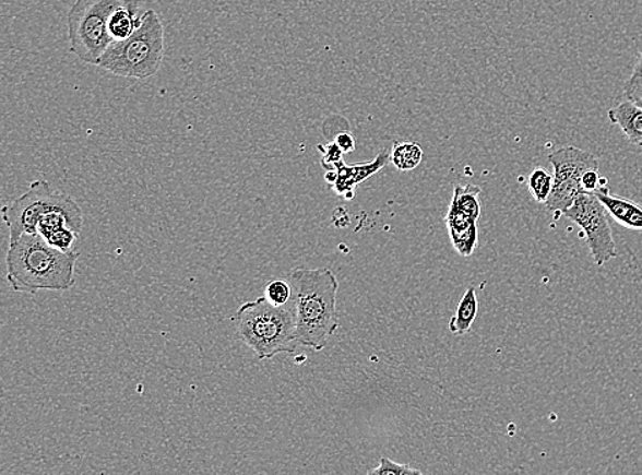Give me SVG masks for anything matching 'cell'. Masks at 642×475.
<instances>
[{
	"label": "cell",
	"mask_w": 642,
	"mask_h": 475,
	"mask_svg": "<svg viewBox=\"0 0 642 475\" xmlns=\"http://www.w3.org/2000/svg\"><path fill=\"white\" fill-rule=\"evenodd\" d=\"M390 162L391 151L388 150H382L373 161L367 162V164L347 165L342 161L332 169L336 171V180H334L331 187L338 197L348 199L349 201V199L355 198V189L359 183L374 176L376 173H379Z\"/></svg>",
	"instance_id": "obj_9"
},
{
	"label": "cell",
	"mask_w": 642,
	"mask_h": 475,
	"mask_svg": "<svg viewBox=\"0 0 642 475\" xmlns=\"http://www.w3.org/2000/svg\"><path fill=\"white\" fill-rule=\"evenodd\" d=\"M424 158V151L419 144L413 142L393 143L391 162L397 170L409 171L418 167Z\"/></svg>",
	"instance_id": "obj_15"
},
{
	"label": "cell",
	"mask_w": 642,
	"mask_h": 475,
	"mask_svg": "<svg viewBox=\"0 0 642 475\" xmlns=\"http://www.w3.org/2000/svg\"><path fill=\"white\" fill-rule=\"evenodd\" d=\"M131 0H75L68 14L70 50L81 61L98 67L112 43L109 24L112 13Z\"/></svg>",
	"instance_id": "obj_5"
},
{
	"label": "cell",
	"mask_w": 642,
	"mask_h": 475,
	"mask_svg": "<svg viewBox=\"0 0 642 475\" xmlns=\"http://www.w3.org/2000/svg\"><path fill=\"white\" fill-rule=\"evenodd\" d=\"M79 251H62L40 235L24 234L10 241L8 280L14 293L69 290L75 284Z\"/></svg>",
	"instance_id": "obj_1"
},
{
	"label": "cell",
	"mask_w": 642,
	"mask_h": 475,
	"mask_svg": "<svg viewBox=\"0 0 642 475\" xmlns=\"http://www.w3.org/2000/svg\"><path fill=\"white\" fill-rule=\"evenodd\" d=\"M581 182L585 192H596L597 189L607 187L606 178L602 177L597 169L587 170L585 175L582 176Z\"/></svg>",
	"instance_id": "obj_22"
},
{
	"label": "cell",
	"mask_w": 642,
	"mask_h": 475,
	"mask_svg": "<svg viewBox=\"0 0 642 475\" xmlns=\"http://www.w3.org/2000/svg\"><path fill=\"white\" fill-rule=\"evenodd\" d=\"M369 474L376 475H420L423 472L418 468L407 466V464H401L391 461L390 458H381L379 466L370 470Z\"/></svg>",
	"instance_id": "obj_19"
},
{
	"label": "cell",
	"mask_w": 642,
	"mask_h": 475,
	"mask_svg": "<svg viewBox=\"0 0 642 475\" xmlns=\"http://www.w3.org/2000/svg\"><path fill=\"white\" fill-rule=\"evenodd\" d=\"M635 104L642 107V96H641V98H640V99H637V100H635Z\"/></svg>",
	"instance_id": "obj_24"
},
{
	"label": "cell",
	"mask_w": 642,
	"mask_h": 475,
	"mask_svg": "<svg viewBox=\"0 0 642 475\" xmlns=\"http://www.w3.org/2000/svg\"><path fill=\"white\" fill-rule=\"evenodd\" d=\"M318 150L322 153L321 165L323 169L332 170L340 164V162L344 161V153L334 140L326 145H318Z\"/></svg>",
	"instance_id": "obj_21"
},
{
	"label": "cell",
	"mask_w": 642,
	"mask_h": 475,
	"mask_svg": "<svg viewBox=\"0 0 642 475\" xmlns=\"http://www.w3.org/2000/svg\"><path fill=\"white\" fill-rule=\"evenodd\" d=\"M142 21L143 14H138V7L133 0L126 4V7L117 9L112 13L109 24V34L112 41L128 39L129 36H132L136 32Z\"/></svg>",
	"instance_id": "obj_13"
},
{
	"label": "cell",
	"mask_w": 642,
	"mask_h": 475,
	"mask_svg": "<svg viewBox=\"0 0 642 475\" xmlns=\"http://www.w3.org/2000/svg\"><path fill=\"white\" fill-rule=\"evenodd\" d=\"M478 314V299L476 289L467 288L465 295L459 301L455 316L451 318L450 331L453 334H466L472 331L474 321Z\"/></svg>",
	"instance_id": "obj_14"
},
{
	"label": "cell",
	"mask_w": 642,
	"mask_h": 475,
	"mask_svg": "<svg viewBox=\"0 0 642 475\" xmlns=\"http://www.w3.org/2000/svg\"><path fill=\"white\" fill-rule=\"evenodd\" d=\"M527 187L537 203H547L554 187V176L543 167H536L528 177Z\"/></svg>",
	"instance_id": "obj_17"
},
{
	"label": "cell",
	"mask_w": 642,
	"mask_h": 475,
	"mask_svg": "<svg viewBox=\"0 0 642 475\" xmlns=\"http://www.w3.org/2000/svg\"><path fill=\"white\" fill-rule=\"evenodd\" d=\"M563 215L584 231L593 261L598 268L618 257L607 209L595 192L581 193Z\"/></svg>",
	"instance_id": "obj_8"
},
{
	"label": "cell",
	"mask_w": 642,
	"mask_h": 475,
	"mask_svg": "<svg viewBox=\"0 0 642 475\" xmlns=\"http://www.w3.org/2000/svg\"><path fill=\"white\" fill-rule=\"evenodd\" d=\"M164 56V25L154 10H147L136 32L126 40L112 41L98 67L120 78L145 80L158 72Z\"/></svg>",
	"instance_id": "obj_4"
},
{
	"label": "cell",
	"mask_w": 642,
	"mask_h": 475,
	"mask_svg": "<svg viewBox=\"0 0 642 475\" xmlns=\"http://www.w3.org/2000/svg\"><path fill=\"white\" fill-rule=\"evenodd\" d=\"M294 290L289 281L273 280L264 288V298L274 306H285L293 300Z\"/></svg>",
	"instance_id": "obj_18"
},
{
	"label": "cell",
	"mask_w": 642,
	"mask_h": 475,
	"mask_svg": "<svg viewBox=\"0 0 642 475\" xmlns=\"http://www.w3.org/2000/svg\"><path fill=\"white\" fill-rule=\"evenodd\" d=\"M73 199L59 192L46 180L31 183L28 191L2 209L3 221L9 226L10 241L24 234H35L36 225L52 210L67 206Z\"/></svg>",
	"instance_id": "obj_7"
},
{
	"label": "cell",
	"mask_w": 642,
	"mask_h": 475,
	"mask_svg": "<svg viewBox=\"0 0 642 475\" xmlns=\"http://www.w3.org/2000/svg\"><path fill=\"white\" fill-rule=\"evenodd\" d=\"M554 166V187L545 206L554 214H564L573 206L575 199L584 193L582 176L587 170L598 169L595 155L573 145L562 147L548 156Z\"/></svg>",
	"instance_id": "obj_6"
},
{
	"label": "cell",
	"mask_w": 642,
	"mask_h": 475,
	"mask_svg": "<svg viewBox=\"0 0 642 475\" xmlns=\"http://www.w3.org/2000/svg\"><path fill=\"white\" fill-rule=\"evenodd\" d=\"M479 193L482 188L467 183V186H456L453 189V197L450 206L461 210V212L472 215L478 219L482 215V203H479Z\"/></svg>",
	"instance_id": "obj_16"
},
{
	"label": "cell",
	"mask_w": 642,
	"mask_h": 475,
	"mask_svg": "<svg viewBox=\"0 0 642 475\" xmlns=\"http://www.w3.org/2000/svg\"><path fill=\"white\" fill-rule=\"evenodd\" d=\"M609 121L620 128L631 144L642 147V107L626 100L608 111Z\"/></svg>",
	"instance_id": "obj_12"
},
{
	"label": "cell",
	"mask_w": 642,
	"mask_h": 475,
	"mask_svg": "<svg viewBox=\"0 0 642 475\" xmlns=\"http://www.w3.org/2000/svg\"><path fill=\"white\" fill-rule=\"evenodd\" d=\"M477 221L472 215L450 206L445 217L448 231H450L452 247L459 256L472 257L478 245Z\"/></svg>",
	"instance_id": "obj_10"
},
{
	"label": "cell",
	"mask_w": 642,
	"mask_h": 475,
	"mask_svg": "<svg viewBox=\"0 0 642 475\" xmlns=\"http://www.w3.org/2000/svg\"><path fill=\"white\" fill-rule=\"evenodd\" d=\"M623 94L628 100L635 102L642 96V52L637 62L633 73H631L623 86Z\"/></svg>",
	"instance_id": "obj_20"
},
{
	"label": "cell",
	"mask_w": 642,
	"mask_h": 475,
	"mask_svg": "<svg viewBox=\"0 0 642 475\" xmlns=\"http://www.w3.org/2000/svg\"><path fill=\"white\" fill-rule=\"evenodd\" d=\"M334 142L337 143L344 154L353 153L355 150V138L353 136V133L348 131L338 132L336 136H334Z\"/></svg>",
	"instance_id": "obj_23"
},
{
	"label": "cell",
	"mask_w": 642,
	"mask_h": 475,
	"mask_svg": "<svg viewBox=\"0 0 642 475\" xmlns=\"http://www.w3.org/2000/svg\"><path fill=\"white\" fill-rule=\"evenodd\" d=\"M242 343L255 353L258 359H272L280 354H295L296 312L294 300L274 306L261 296L246 301L231 317Z\"/></svg>",
	"instance_id": "obj_3"
},
{
	"label": "cell",
	"mask_w": 642,
	"mask_h": 475,
	"mask_svg": "<svg viewBox=\"0 0 642 475\" xmlns=\"http://www.w3.org/2000/svg\"><path fill=\"white\" fill-rule=\"evenodd\" d=\"M296 312V340L314 351L326 347L336 333L338 281L329 269H295L289 274Z\"/></svg>",
	"instance_id": "obj_2"
},
{
	"label": "cell",
	"mask_w": 642,
	"mask_h": 475,
	"mask_svg": "<svg viewBox=\"0 0 642 475\" xmlns=\"http://www.w3.org/2000/svg\"><path fill=\"white\" fill-rule=\"evenodd\" d=\"M607 187L595 192L611 217L625 228L642 231V207L629 199L611 195Z\"/></svg>",
	"instance_id": "obj_11"
}]
</instances>
